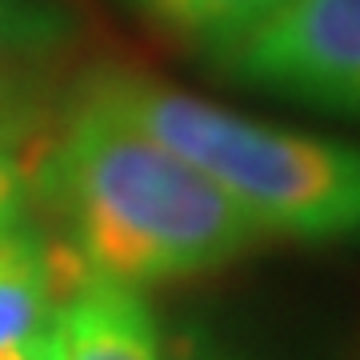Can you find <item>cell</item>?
<instances>
[{
  "label": "cell",
  "instance_id": "obj_1",
  "mask_svg": "<svg viewBox=\"0 0 360 360\" xmlns=\"http://www.w3.org/2000/svg\"><path fill=\"white\" fill-rule=\"evenodd\" d=\"M44 193L84 272L129 288L224 269L264 240L212 180L92 92L44 165Z\"/></svg>",
  "mask_w": 360,
  "mask_h": 360
},
{
  "label": "cell",
  "instance_id": "obj_8",
  "mask_svg": "<svg viewBox=\"0 0 360 360\" xmlns=\"http://www.w3.org/2000/svg\"><path fill=\"white\" fill-rule=\"evenodd\" d=\"M25 200H28V180L25 168L4 144H0V236L20 229L25 220Z\"/></svg>",
  "mask_w": 360,
  "mask_h": 360
},
{
  "label": "cell",
  "instance_id": "obj_9",
  "mask_svg": "<svg viewBox=\"0 0 360 360\" xmlns=\"http://www.w3.org/2000/svg\"><path fill=\"white\" fill-rule=\"evenodd\" d=\"M165 360H245V356L232 352L229 345L212 340V336L200 333V328H184V333L172 340V352H168Z\"/></svg>",
  "mask_w": 360,
  "mask_h": 360
},
{
  "label": "cell",
  "instance_id": "obj_2",
  "mask_svg": "<svg viewBox=\"0 0 360 360\" xmlns=\"http://www.w3.org/2000/svg\"><path fill=\"white\" fill-rule=\"evenodd\" d=\"M84 92L188 160L260 236L304 245L360 240V144L248 120L136 72H104Z\"/></svg>",
  "mask_w": 360,
  "mask_h": 360
},
{
  "label": "cell",
  "instance_id": "obj_4",
  "mask_svg": "<svg viewBox=\"0 0 360 360\" xmlns=\"http://www.w3.org/2000/svg\"><path fill=\"white\" fill-rule=\"evenodd\" d=\"M52 360H165L160 328L141 288L80 272L65 292L49 340Z\"/></svg>",
  "mask_w": 360,
  "mask_h": 360
},
{
  "label": "cell",
  "instance_id": "obj_3",
  "mask_svg": "<svg viewBox=\"0 0 360 360\" xmlns=\"http://www.w3.org/2000/svg\"><path fill=\"white\" fill-rule=\"evenodd\" d=\"M217 52L240 84L360 120V0H281Z\"/></svg>",
  "mask_w": 360,
  "mask_h": 360
},
{
  "label": "cell",
  "instance_id": "obj_7",
  "mask_svg": "<svg viewBox=\"0 0 360 360\" xmlns=\"http://www.w3.org/2000/svg\"><path fill=\"white\" fill-rule=\"evenodd\" d=\"M65 40V13L49 0H0V68L52 52Z\"/></svg>",
  "mask_w": 360,
  "mask_h": 360
},
{
  "label": "cell",
  "instance_id": "obj_6",
  "mask_svg": "<svg viewBox=\"0 0 360 360\" xmlns=\"http://www.w3.org/2000/svg\"><path fill=\"white\" fill-rule=\"evenodd\" d=\"M156 25L180 37L200 40L208 49H224L248 28H257L281 0H132Z\"/></svg>",
  "mask_w": 360,
  "mask_h": 360
},
{
  "label": "cell",
  "instance_id": "obj_5",
  "mask_svg": "<svg viewBox=\"0 0 360 360\" xmlns=\"http://www.w3.org/2000/svg\"><path fill=\"white\" fill-rule=\"evenodd\" d=\"M80 272L77 252H52L25 229L0 236V352L44 345Z\"/></svg>",
  "mask_w": 360,
  "mask_h": 360
}]
</instances>
